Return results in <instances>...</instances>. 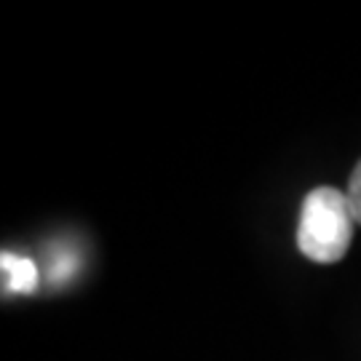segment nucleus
<instances>
[{"label": "nucleus", "instance_id": "nucleus-1", "mask_svg": "<svg viewBox=\"0 0 361 361\" xmlns=\"http://www.w3.org/2000/svg\"><path fill=\"white\" fill-rule=\"evenodd\" d=\"M353 228L356 217L350 212L348 195L337 188H316L302 201L297 249L319 265L340 262L353 241Z\"/></svg>", "mask_w": 361, "mask_h": 361}, {"label": "nucleus", "instance_id": "nucleus-2", "mask_svg": "<svg viewBox=\"0 0 361 361\" xmlns=\"http://www.w3.org/2000/svg\"><path fill=\"white\" fill-rule=\"evenodd\" d=\"M0 273H3V289L13 295H30L38 289V265L30 257L3 252L0 255Z\"/></svg>", "mask_w": 361, "mask_h": 361}, {"label": "nucleus", "instance_id": "nucleus-3", "mask_svg": "<svg viewBox=\"0 0 361 361\" xmlns=\"http://www.w3.org/2000/svg\"><path fill=\"white\" fill-rule=\"evenodd\" d=\"M345 195H348V204H350L353 217H356V225H361V161H359V166L353 169V174H350Z\"/></svg>", "mask_w": 361, "mask_h": 361}]
</instances>
